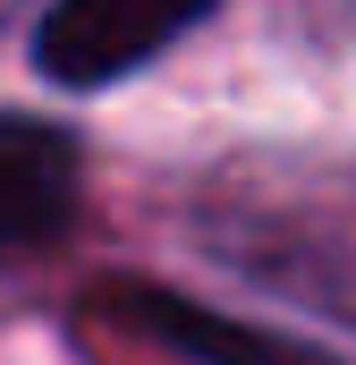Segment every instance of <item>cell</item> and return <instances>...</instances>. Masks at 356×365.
<instances>
[{
	"mask_svg": "<svg viewBox=\"0 0 356 365\" xmlns=\"http://www.w3.org/2000/svg\"><path fill=\"white\" fill-rule=\"evenodd\" d=\"M195 26V9H119V0H77V9H51L34 26V60L60 77V86H110L127 68H145L162 43H178Z\"/></svg>",
	"mask_w": 356,
	"mask_h": 365,
	"instance_id": "1",
	"label": "cell"
},
{
	"mask_svg": "<svg viewBox=\"0 0 356 365\" xmlns=\"http://www.w3.org/2000/svg\"><path fill=\"white\" fill-rule=\"evenodd\" d=\"M68 204H77V145L43 119L0 110V255L60 238Z\"/></svg>",
	"mask_w": 356,
	"mask_h": 365,
	"instance_id": "2",
	"label": "cell"
},
{
	"mask_svg": "<svg viewBox=\"0 0 356 365\" xmlns=\"http://www.w3.org/2000/svg\"><path fill=\"white\" fill-rule=\"evenodd\" d=\"M153 314H162V331H170V340H178L195 365H331L323 349H305V340L238 331V323H221V314H195V306H153Z\"/></svg>",
	"mask_w": 356,
	"mask_h": 365,
	"instance_id": "3",
	"label": "cell"
}]
</instances>
